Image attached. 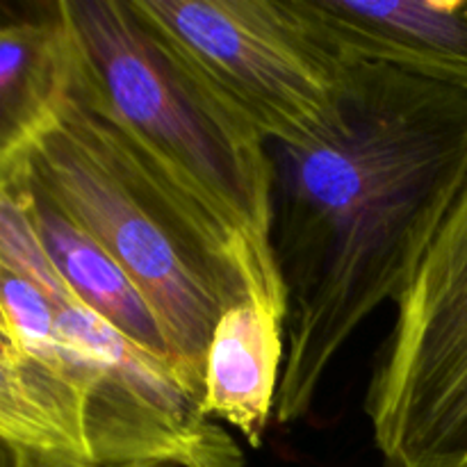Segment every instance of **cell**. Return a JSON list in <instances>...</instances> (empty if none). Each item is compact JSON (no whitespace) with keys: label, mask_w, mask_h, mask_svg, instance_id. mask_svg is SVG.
Returning <instances> with one entry per match:
<instances>
[{"label":"cell","mask_w":467,"mask_h":467,"mask_svg":"<svg viewBox=\"0 0 467 467\" xmlns=\"http://www.w3.org/2000/svg\"><path fill=\"white\" fill-rule=\"evenodd\" d=\"M285 360V319L255 301L219 317L205 354L201 410L260 447L276 410Z\"/></svg>","instance_id":"9"},{"label":"cell","mask_w":467,"mask_h":467,"mask_svg":"<svg viewBox=\"0 0 467 467\" xmlns=\"http://www.w3.org/2000/svg\"><path fill=\"white\" fill-rule=\"evenodd\" d=\"M272 160L285 287L274 420L290 427L354 333L401 299L467 185V91L356 59L337 130L306 149L272 146Z\"/></svg>","instance_id":"1"},{"label":"cell","mask_w":467,"mask_h":467,"mask_svg":"<svg viewBox=\"0 0 467 467\" xmlns=\"http://www.w3.org/2000/svg\"><path fill=\"white\" fill-rule=\"evenodd\" d=\"M57 467H91V465L80 463V461H67V463H59Z\"/></svg>","instance_id":"13"},{"label":"cell","mask_w":467,"mask_h":467,"mask_svg":"<svg viewBox=\"0 0 467 467\" xmlns=\"http://www.w3.org/2000/svg\"><path fill=\"white\" fill-rule=\"evenodd\" d=\"M73 87L132 141L146 167L226 246L251 299L285 319L272 249V146L205 85L128 0H64Z\"/></svg>","instance_id":"2"},{"label":"cell","mask_w":467,"mask_h":467,"mask_svg":"<svg viewBox=\"0 0 467 467\" xmlns=\"http://www.w3.org/2000/svg\"><path fill=\"white\" fill-rule=\"evenodd\" d=\"M365 395L386 467H467V185L395 304Z\"/></svg>","instance_id":"5"},{"label":"cell","mask_w":467,"mask_h":467,"mask_svg":"<svg viewBox=\"0 0 467 467\" xmlns=\"http://www.w3.org/2000/svg\"><path fill=\"white\" fill-rule=\"evenodd\" d=\"M62 340L85 388L94 467H246L235 438L205 418L199 397L87 308L76 292L55 299Z\"/></svg>","instance_id":"6"},{"label":"cell","mask_w":467,"mask_h":467,"mask_svg":"<svg viewBox=\"0 0 467 467\" xmlns=\"http://www.w3.org/2000/svg\"><path fill=\"white\" fill-rule=\"evenodd\" d=\"M269 146L306 149L342 119L347 55L301 0H128Z\"/></svg>","instance_id":"4"},{"label":"cell","mask_w":467,"mask_h":467,"mask_svg":"<svg viewBox=\"0 0 467 467\" xmlns=\"http://www.w3.org/2000/svg\"><path fill=\"white\" fill-rule=\"evenodd\" d=\"M12 171H21L135 283L162 328L178 381L201 400L214 327L228 308L251 299L226 246L76 87Z\"/></svg>","instance_id":"3"},{"label":"cell","mask_w":467,"mask_h":467,"mask_svg":"<svg viewBox=\"0 0 467 467\" xmlns=\"http://www.w3.org/2000/svg\"><path fill=\"white\" fill-rule=\"evenodd\" d=\"M48 463L50 456L14 450L12 445L0 441V467H48Z\"/></svg>","instance_id":"12"},{"label":"cell","mask_w":467,"mask_h":467,"mask_svg":"<svg viewBox=\"0 0 467 467\" xmlns=\"http://www.w3.org/2000/svg\"><path fill=\"white\" fill-rule=\"evenodd\" d=\"M76 68L64 0L0 3V178L57 119Z\"/></svg>","instance_id":"8"},{"label":"cell","mask_w":467,"mask_h":467,"mask_svg":"<svg viewBox=\"0 0 467 467\" xmlns=\"http://www.w3.org/2000/svg\"><path fill=\"white\" fill-rule=\"evenodd\" d=\"M85 418V395L27 351L0 304V441L91 465Z\"/></svg>","instance_id":"11"},{"label":"cell","mask_w":467,"mask_h":467,"mask_svg":"<svg viewBox=\"0 0 467 467\" xmlns=\"http://www.w3.org/2000/svg\"><path fill=\"white\" fill-rule=\"evenodd\" d=\"M7 176L16 178L21 185L36 233L53 265L67 285L76 292L78 299L137 349L167 365L176 377L162 328L135 283L87 233H82L46 196H41L21 171H9Z\"/></svg>","instance_id":"10"},{"label":"cell","mask_w":467,"mask_h":467,"mask_svg":"<svg viewBox=\"0 0 467 467\" xmlns=\"http://www.w3.org/2000/svg\"><path fill=\"white\" fill-rule=\"evenodd\" d=\"M354 59L467 91V0H301Z\"/></svg>","instance_id":"7"}]
</instances>
